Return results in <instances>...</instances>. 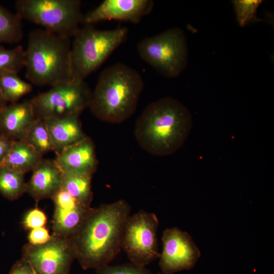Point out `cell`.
Segmentation results:
<instances>
[{"instance_id": "1", "label": "cell", "mask_w": 274, "mask_h": 274, "mask_svg": "<svg viewBox=\"0 0 274 274\" xmlns=\"http://www.w3.org/2000/svg\"><path fill=\"white\" fill-rule=\"evenodd\" d=\"M130 213V207L123 199L91 208L70 238L75 259L83 269H98L109 265L117 256Z\"/></svg>"}, {"instance_id": "2", "label": "cell", "mask_w": 274, "mask_h": 274, "mask_svg": "<svg viewBox=\"0 0 274 274\" xmlns=\"http://www.w3.org/2000/svg\"><path fill=\"white\" fill-rule=\"evenodd\" d=\"M192 119L180 101L165 97L149 104L136 120L134 134L140 147L156 156L171 155L184 144Z\"/></svg>"}, {"instance_id": "3", "label": "cell", "mask_w": 274, "mask_h": 274, "mask_svg": "<svg viewBox=\"0 0 274 274\" xmlns=\"http://www.w3.org/2000/svg\"><path fill=\"white\" fill-rule=\"evenodd\" d=\"M143 88L142 77L136 70L122 63H115L99 75L88 108L102 121L122 123L135 113Z\"/></svg>"}, {"instance_id": "4", "label": "cell", "mask_w": 274, "mask_h": 274, "mask_svg": "<svg viewBox=\"0 0 274 274\" xmlns=\"http://www.w3.org/2000/svg\"><path fill=\"white\" fill-rule=\"evenodd\" d=\"M71 47L70 38L43 28L31 31L24 50L26 78L40 86L74 81Z\"/></svg>"}, {"instance_id": "5", "label": "cell", "mask_w": 274, "mask_h": 274, "mask_svg": "<svg viewBox=\"0 0 274 274\" xmlns=\"http://www.w3.org/2000/svg\"><path fill=\"white\" fill-rule=\"evenodd\" d=\"M127 33V28L121 26L111 30L95 29L91 25L80 28L71 47L74 80H84L97 69L125 41Z\"/></svg>"}, {"instance_id": "6", "label": "cell", "mask_w": 274, "mask_h": 274, "mask_svg": "<svg viewBox=\"0 0 274 274\" xmlns=\"http://www.w3.org/2000/svg\"><path fill=\"white\" fill-rule=\"evenodd\" d=\"M15 6L22 20L70 39L80 29L83 16L79 0H17Z\"/></svg>"}, {"instance_id": "7", "label": "cell", "mask_w": 274, "mask_h": 274, "mask_svg": "<svg viewBox=\"0 0 274 274\" xmlns=\"http://www.w3.org/2000/svg\"><path fill=\"white\" fill-rule=\"evenodd\" d=\"M137 50L143 60L168 78L179 76L187 65L186 39L178 27L144 38L138 43Z\"/></svg>"}, {"instance_id": "8", "label": "cell", "mask_w": 274, "mask_h": 274, "mask_svg": "<svg viewBox=\"0 0 274 274\" xmlns=\"http://www.w3.org/2000/svg\"><path fill=\"white\" fill-rule=\"evenodd\" d=\"M91 90L84 80L56 84L30 99L36 119L46 120L81 114L88 108Z\"/></svg>"}, {"instance_id": "9", "label": "cell", "mask_w": 274, "mask_h": 274, "mask_svg": "<svg viewBox=\"0 0 274 274\" xmlns=\"http://www.w3.org/2000/svg\"><path fill=\"white\" fill-rule=\"evenodd\" d=\"M158 225L157 217L153 213L141 210L129 216L123 229L121 249L130 262L146 267L159 258Z\"/></svg>"}, {"instance_id": "10", "label": "cell", "mask_w": 274, "mask_h": 274, "mask_svg": "<svg viewBox=\"0 0 274 274\" xmlns=\"http://www.w3.org/2000/svg\"><path fill=\"white\" fill-rule=\"evenodd\" d=\"M22 258L37 274H70L75 254L70 239L52 235L44 244H26L22 248Z\"/></svg>"}, {"instance_id": "11", "label": "cell", "mask_w": 274, "mask_h": 274, "mask_svg": "<svg viewBox=\"0 0 274 274\" xmlns=\"http://www.w3.org/2000/svg\"><path fill=\"white\" fill-rule=\"evenodd\" d=\"M161 240L163 248L159 265L163 274L190 270L200 257V252L191 236L177 227L166 229Z\"/></svg>"}, {"instance_id": "12", "label": "cell", "mask_w": 274, "mask_h": 274, "mask_svg": "<svg viewBox=\"0 0 274 274\" xmlns=\"http://www.w3.org/2000/svg\"><path fill=\"white\" fill-rule=\"evenodd\" d=\"M154 7L151 0H105L83 14L81 24L92 25L104 20H119L138 23Z\"/></svg>"}, {"instance_id": "13", "label": "cell", "mask_w": 274, "mask_h": 274, "mask_svg": "<svg viewBox=\"0 0 274 274\" xmlns=\"http://www.w3.org/2000/svg\"><path fill=\"white\" fill-rule=\"evenodd\" d=\"M51 199L54 205L52 235L70 239L82 225L91 207L80 203L63 188Z\"/></svg>"}, {"instance_id": "14", "label": "cell", "mask_w": 274, "mask_h": 274, "mask_svg": "<svg viewBox=\"0 0 274 274\" xmlns=\"http://www.w3.org/2000/svg\"><path fill=\"white\" fill-rule=\"evenodd\" d=\"M55 160L63 174L93 176L98 166L95 145L88 136L57 154Z\"/></svg>"}, {"instance_id": "15", "label": "cell", "mask_w": 274, "mask_h": 274, "mask_svg": "<svg viewBox=\"0 0 274 274\" xmlns=\"http://www.w3.org/2000/svg\"><path fill=\"white\" fill-rule=\"evenodd\" d=\"M36 120L29 100L7 104L0 110V135L12 141L25 140Z\"/></svg>"}, {"instance_id": "16", "label": "cell", "mask_w": 274, "mask_h": 274, "mask_svg": "<svg viewBox=\"0 0 274 274\" xmlns=\"http://www.w3.org/2000/svg\"><path fill=\"white\" fill-rule=\"evenodd\" d=\"M63 174L55 159H44L32 171L27 183L26 192L38 203L52 197L62 188Z\"/></svg>"}, {"instance_id": "17", "label": "cell", "mask_w": 274, "mask_h": 274, "mask_svg": "<svg viewBox=\"0 0 274 274\" xmlns=\"http://www.w3.org/2000/svg\"><path fill=\"white\" fill-rule=\"evenodd\" d=\"M80 114L44 120L51 136L56 155L86 138L79 119Z\"/></svg>"}, {"instance_id": "18", "label": "cell", "mask_w": 274, "mask_h": 274, "mask_svg": "<svg viewBox=\"0 0 274 274\" xmlns=\"http://www.w3.org/2000/svg\"><path fill=\"white\" fill-rule=\"evenodd\" d=\"M41 155L25 140L13 141L11 149L0 165L25 174L33 171L43 159Z\"/></svg>"}, {"instance_id": "19", "label": "cell", "mask_w": 274, "mask_h": 274, "mask_svg": "<svg viewBox=\"0 0 274 274\" xmlns=\"http://www.w3.org/2000/svg\"><path fill=\"white\" fill-rule=\"evenodd\" d=\"M92 176L84 174H63L62 188L71 196L87 207L92 200Z\"/></svg>"}, {"instance_id": "20", "label": "cell", "mask_w": 274, "mask_h": 274, "mask_svg": "<svg viewBox=\"0 0 274 274\" xmlns=\"http://www.w3.org/2000/svg\"><path fill=\"white\" fill-rule=\"evenodd\" d=\"M24 174L0 166V193L10 200H14L26 192Z\"/></svg>"}, {"instance_id": "21", "label": "cell", "mask_w": 274, "mask_h": 274, "mask_svg": "<svg viewBox=\"0 0 274 274\" xmlns=\"http://www.w3.org/2000/svg\"><path fill=\"white\" fill-rule=\"evenodd\" d=\"M21 18L0 5V43L15 44L23 37Z\"/></svg>"}, {"instance_id": "22", "label": "cell", "mask_w": 274, "mask_h": 274, "mask_svg": "<svg viewBox=\"0 0 274 274\" xmlns=\"http://www.w3.org/2000/svg\"><path fill=\"white\" fill-rule=\"evenodd\" d=\"M18 74L9 72L0 75V90L7 102H17L32 91V84L22 80Z\"/></svg>"}, {"instance_id": "23", "label": "cell", "mask_w": 274, "mask_h": 274, "mask_svg": "<svg viewBox=\"0 0 274 274\" xmlns=\"http://www.w3.org/2000/svg\"><path fill=\"white\" fill-rule=\"evenodd\" d=\"M25 140L43 156L49 152H54L52 140L44 120L36 119Z\"/></svg>"}, {"instance_id": "24", "label": "cell", "mask_w": 274, "mask_h": 274, "mask_svg": "<svg viewBox=\"0 0 274 274\" xmlns=\"http://www.w3.org/2000/svg\"><path fill=\"white\" fill-rule=\"evenodd\" d=\"M25 53L22 46L6 49L0 46V75L9 72L18 73L24 67Z\"/></svg>"}, {"instance_id": "25", "label": "cell", "mask_w": 274, "mask_h": 274, "mask_svg": "<svg viewBox=\"0 0 274 274\" xmlns=\"http://www.w3.org/2000/svg\"><path fill=\"white\" fill-rule=\"evenodd\" d=\"M261 0H236L232 3L236 19L241 26H244L253 21H263L256 16L258 7L262 3Z\"/></svg>"}, {"instance_id": "26", "label": "cell", "mask_w": 274, "mask_h": 274, "mask_svg": "<svg viewBox=\"0 0 274 274\" xmlns=\"http://www.w3.org/2000/svg\"><path fill=\"white\" fill-rule=\"evenodd\" d=\"M96 274H157L146 267H141L131 262L115 265H107L96 270Z\"/></svg>"}, {"instance_id": "27", "label": "cell", "mask_w": 274, "mask_h": 274, "mask_svg": "<svg viewBox=\"0 0 274 274\" xmlns=\"http://www.w3.org/2000/svg\"><path fill=\"white\" fill-rule=\"evenodd\" d=\"M47 222V217L45 213L36 207L28 211L24 217L22 224L26 229L45 227Z\"/></svg>"}, {"instance_id": "28", "label": "cell", "mask_w": 274, "mask_h": 274, "mask_svg": "<svg viewBox=\"0 0 274 274\" xmlns=\"http://www.w3.org/2000/svg\"><path fill=\"white\" fill-rule=\"evenodd\" d=\"M27 237L29 244L32 245H40L49 242L52 237V235L45 226L30 230Z\"/></svg>"}, {"instance_id": "29", "label": "cell", "mask_w": 274, "mask_h": 274, "mask_svg": "<svg viewBox=\"0 0 274 274\" xmlns=\"http://www.w3.org/2000/svg\"><path fill=\"white\" fill-rule=\"evenodd\" d=\"M9 274H37L31 266L22 258L12 267Z\"/></svg>"}, {"instance_id": "30", "label": "cell", "mask_w": 274, "mask_h": 274, "mask_svg": "<svg viewBox=\"0 0 274 274\" xmlns=\"http://www.w3.org/2000/svg\"><path fill=\"white\" fill-rule=\"evenodd\" d=\"M13 141L0 135V165L8 154Z\"/></svg>"}, {"instance_id": "31", "label": "cell", "mask_w": 274, "mask_h": 274, "mask_svg": "<svg viewBox=\"0 0 274 274\" xmlns=\"http://www.w3.org/2000/svg\"><path fill=\"white\" fill-rule=\"evenodd\" d=\"M7 102L4 98L0 90V110L7 105Z\"/></svg>"}, {"instance_id": "32", "label": "cell", "mask_w": 274, "mask_h": 274, "mask_svg": "<svg viewBox=\"0 0 274 274\" xmlns=\"http://www.w3.org/2000/svg\"><path fill=\"white\" fill-rule=\"evenodd\" d=\"M157 274H162V273H157Z\"/></svg>"}]
</instances>
